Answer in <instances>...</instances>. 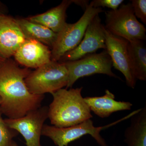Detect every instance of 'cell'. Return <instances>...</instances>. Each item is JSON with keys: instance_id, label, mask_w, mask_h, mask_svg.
Segmentation results:
<instances>
[{"instance_id": "cell-6", "label": "cell", "mask_w": 146, "mask_h": 146, "mask_svg": "<svg viewBox=\"0 0 146 146\" xmlns=\"http://www.w3.org/2000/svg\"><path fill=\"white\" fill-rule=\"evenodd\" d=\"M103 11L102 8H95L89 3L77 22L74 24L66 23L57 33L56 40L51 49L52 61L58 62L65 54L75 48L83 39L92 19Z\"/></svg>"}, {"instance_id": "cell-10", "label": "cell", "mask_w": 146, "mask_h": 146, "mask_svg": "<svg viewBox=\"0 0 146 146\" xmlns=\"http://www.w3.org/2000/svg\"><path fill=\"white\" fill-rule=\"evenodd\" d=\"M106 50L112 60V67L124 76L128 86L134 89L136 80L131 71L127 46L128 41L113 35L104 29Z\"/></svg>"}, {"instance_id": "cell-25", "label": "cell", "mask_w": 146, "mask_h": 146, "mask_svg": "<svg viewBox=\"0 0 146 146\" xmlns=\"http://www.w3.org/2000/svg\"><path fill=\"white\" fill-rule=\"evenodd\" d=\"M1 98H0V104H1Z\"/></svg>"}, {"instance_id": "cell-9", "label": "cell", "mask_w": 146, "mask_h": 146, "mask_svg": "<svg viewBox=\"0 0 146 146\" xmlns=\"http://www.w3.org/2000/svg\"><path fill=\"white\" fill-rule=\"evenodd\" d=\"M104 29L99 14H97L89 23L79 44L65 54L58 62L64 63L78 60L87 55L95 53L100 49L106 50Z\"/></svg>"}, {"instance_id": "cell-18", "label": "cell", "mask_w": 146, "mask_h": 146, "mask_svg": "<svg viewBox=\"0 0 146 146\" xmlns=\"http://www.w3.org/2000/svg\"><path fill=\"white\" fill-rule=\"evenodd\" d=\"M0 109V146H11L13 139L17 136L18 132L7 125L3 118Z\"/></svg>"}, {"instance_id": "cell-12", "label": "cell", "mask_w": 146, "mask_h": 146, "mask_svg": "<svg viewBox=\"0 0 146 146\" xmlns=\"http://www.w3.org/2000/svg\"><path fill=\"white\" fill-rule=\"evenodd\" d=\"M13 56L17 63L25 68L36 69L51 60V50L38 41L26 39Z\"/></svg>"}, {"instance_id": "cell-14", "label": "cell", "mask_w": 146, "mask_h": 146, "mask_svg": "<svg viewBox=\"0 0 146 146\" xmlns=\"http://www.w3.org/2000/svg\"><path fill=\"white\" fill-rule=\"evenodd\" d=\"M73 0H63L59 5L45 13L26 18L29 21L41 24L56 33H58L66 23V11Z\"/></svg>"}, {"instance_id": "cell-2", "label": "cell", "mask_w": 146, "mask_h": 146, "mask_svg": "<svg viewBox=\"0 0 146 146\" xmlns=\"http://www.w3.org/2000/svg\"><path fill=\"white\" fill-rule=\"evenodd\" d=\"M82 89L63 88L51 94L53 100L48 107V119L52 125L68 127L93 117L82 96Z\"/></svg>"}, {"instance_id": "cell-4", "label": "cell", "mask_w": 146, "mask_h": 146, "mask_svg": "<svg viewBox=\"0 0 146 146\" xmlns=\"http://www.w3.org/2000/svg\"><path fill=\"white\" fill-rule=\"evenodd\" d=\"M129 114L122 118L103 126L96 127L91 119L82 123L66 127H57L44 124L42 128V135L50 138L57 146H68L69 144L86 135H90L100 146H108L100 134L101 131L130 118Z\"/></svg>"}, {"instance_id": "cell-15", "label": "cell", "mask_w": 146, "mask_h": 146, "mask_svg": "<svg viewBox=\"0 0 146 146\" xmlns=\"http://www.w3.org/2000/svg\"><path fill=\"white\" fill-rule=\"evenodd\" d=\"M130 118V125L124 132L127 146H146V105Z\"/></svg>"}, {"instance_id": "cell-23", "label": "cell", "mask_w": 146, "mask_h": 146, "mask_svg": "<svg viewBox=\"0 0 146 146\" xmlns=\"http://www.w3.org/2000/svg\"><path fill=\"white\" fill-rule=\"evenodd\" d=\"M6 59H5L3 56L2 55V54L0 53V67L4 63Z\"/></svg>"}, {"instance_id": "cell-8", "label": "cell", "mask_w": 146, "mask_h": 146, "mask_svg": "<svg viewBox=\"0 0 146 146\" xmlns=\"http://www.w3.org/2000/svg\"><path fill=\"white\" fill-rule=\"evenodd\" d=\"M48 106H41L22 117L7 118L4 121L9 127L21 133L27 146H42L40 138L44 123L48 119Z\"/></svg>"}, {"instance_id": "cell-7", "label": "cell", "mask_w": 146, "mask_h": 146, "mask_svg": "<svg viewBox=\"0 0 146 146\" xmlns=\"http://www.w3.org/2000/svg\"><path fill=\"white\" fill-rule=\"evenodd\" d=\"M68 72L69 79L66 89L72 88L79 79L96 74H103L119 78L112 72V64L106 50L99 53H93L78 60L63 63Z\"/></svg>"}, {"instance_id": "cell-20", "label": "cell", "mask_w": 146, "mask_h": 146, "mask_svg": "<svg viewBox=\"0 0 146 146\" xmlns=\"http://www.w3.org/2000/svg\"><path fill=\"white\" fill-rule=\"evenodd\" d=\"M123 2V0H94L90 4L95 8L107 7L111 10H115L117 9Z\"/></svg>"}, {"instance_id": "cell-3", "label": "cell", "mask_w": 146, "mask_h": 146, "mask_svg": "<svg viewBox=\"0 0 146 146\" xmlns=\"http://www.w3.org/2000/svg\"><path fill=\"white\" fill-rule=\"evenodd\" d=\"M68 79V72L64 63L51 60L31 71L25 79V82L32 94L44 95L66 87Z\"/></svg>"}, {"instance_id": "cell-1", "label": "cell", "mask_w": 146, "mask_h": 146, "mask_svg": "<svg viewBox=\"0 0 146 146\" xmlns=\"http://www.w3.org/2000/svg\"><path fill=\"white\" fill-rule=\"evenodd\" d=\"M31 71L11 58L0 67V109L9 119L22 117L41 106L44 95L32 94L25 82Z\"/></svg>"}, {"instance_id": "cell-11", "label": "cell", "mask_w": 146, "mask_h": 146, "mask_svg": "<svg viewBox=\"0 0 146 146\" xmlns=\"http://www.w3.org/2000/svg\"><path fill=\"white\" fill-rule=\"evenodd\" d=\"M26 39L16 19L0 15V53L5 59L13 56Z\"/></svg>"}, {"instance_id": "cell-5", "label": "cell", "mask_w": 146, "mask_h": 146, "mask_svg": "<svg viewBox=\"0 0 146 146\" xmlns=\"http://www.w3.org/2000/svg\"><path fill=\"white\" fill-rule=\"evenodd\" d=\"M105 29L111 34L128 41H144L146 29L137 20L130 3L122 4L115 10L105 12Z\"/></svg>"}, {"instance_id": "cell-26", "label": "cell", "mask_w": 146, "mask_h": 146, "mask_svg": "<svg viewBox=\"0 0 146 146\" xmlns=\"http://www.w3.org/2000/svg\"><path fill=\"white\" fill-rule=\"evenodd\" d=\"M113 146H116V145H113Z\"/></svg>"}, {"instance_id": "cell-16", "label": "cell", "mask_w": 146, "mask_h": 146, "mask_svg": "<svg viewBox=\"0 0 146 146\" xmlns=\"http://www.w3.org/2000/svg\"><path fill=\"white\" fill-rule=\"evenodd\" d=\"M16 20L26 39H34L52 49L56 40L57 33L41 24L31 22L26 18Z\"/></svg>"}, {"instance_id": "cell-19", "label": "cell", "mask_w": 146, "mask_h": 146, "mask_svg": "<svg viewBox=\"0 0 146 146\" xmlns=\"http://www.w3.org/2000/svg\"><path fill=\"white\" fill-rule=\"evenodd\" d=\"M130 3L136 18H139L144 24L146 25V0H132Z\"/></svg>"}, {"instance_id": "cell-13", "label": "cell", "mask_w": 146, "mask_h": 146, "mask_svg": "<svg viewBox=\"0 0 146 146\" xmlns=\"http://www.w3.org/2000/svg\"><path fill=\"white\" fill-rule=\"evenodd\" d=\"M84 98L91 112L102 118L108 117L119 111L130 110L133 106L130 102L116 101L114 94L108 89L104 96Z\"/></svg>"}, {"instance_id": "cell-17", "label": "cell", "mask_w": 146, "mask_h": 146, "mask_svg": "<svg viewBox=\"0 0 146 146\" xmlns=\"http://www.w3.org/2000/svg\"><path fill=\"white\" fill-rule=\"evenodd\" d=\"M131 71L136 80H146V48L143 41H129L127 46Z\"/></svg>"}, {"instance_id": "cell-22", "label": "cell", "mask_w": 146, "mask_h": 146, "mask_svg": "<svg viewBox=\"0 0 146 146\" xmlns=\"http://www.w3.org/2000/svg\"><path fill=\"white\" fill-rule=\"evenodd\" d=\"M7 9L5 6L0 1V15L6 14Z\"/></svg>"}, {"instance_id": "cell-24", "label": "cell", "mask_w": 146, "mask_h": 146, "mask_svg": "<svg viewBox=\"0 0 146 146\" xmlns=\"http://www.w3.org/2000/svg\"><path fill=\"white\" fill-rule=\"evenodd\" d=\"M11 146H18V145L16 142L13 141H12V143H11Z\"/></svg>"}, {"instance_id": "cell-21", "label": "cell", "mask_w": 146, "mask_h": 146, "mask_svg": "<svg viewBox=\"0 0 146 146\" xmlns=\"http://www.w3.org/2000/svg\"><path fill=\"white\" fill-rule=\"evenodd\" d=\"M89 1H74L73 0V3H74L78 5L83 7L84 9H86V7L89 5Z\"/></svg>"}]
</instances>
